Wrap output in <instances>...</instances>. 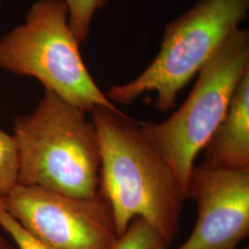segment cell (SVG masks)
<instances>
[{
    "label": "cell",
    "instance_id": "cell-9",
    "mask_svg": "<svg viewBox=\"0 0 249 249\" xmlns=\"http://www.w3.org/2000/svg\"><path fill=\"white\" fill-rule=\"evenodd\" d=\"M169 245L152 225L137 217L110 249H169Z\"/></svg>",
    "mask_w": 249,
    "mask_h": 249
},
{
    "label": "cell",
    "instance_id": "cell-3",
    "mask_svg": "<svg viewBox=\"0 0 249 249\" xmlns=\"http://www.w3.org/2000/svg\"><path fill=\"white\" fill-rule=\"evenodd\" d=\"M64 0H38L25 21L0 37V69L33 77L45 89L90 113L117 108L97 86L80 52Z\"/></svg>",
    "mask_w": 249,
    "mask_h": 249
},
{
    "label": "cell",
    "instance_id": "cell-15",
    "mask_svg": "<svg viewBox=\"0 0 249 249\" xmlns=\"http://www.w3.org/2000/svg\"><path fill=\"white\" fill-rule=\"evenodd\" d=\"M0 6H1V0H0Z\"/></svg>",
    "mask_w": 249,
    "mask_h": 249
},
{
    "label": "cell",
    "instance_id": "cell-10",
    "mask_svg": "<svg viewBox=\"0 0 249 249\" xmlns=\"http://www.w3.org/2000/svg\"><path fill=\"white\" fill-rule=\"evenodd\" d=\"M18 149L13 135L0 128V196L18 185Z\"/></svg>",
    "mask_w": 249,
    "mask_h": 249
},
{
    "label": "cell",
    "instance_id": "cell-1",
    "mask_svg": "<svg viewBox=\"0 0 249 249\" xmlns=\"http://www.w3.org/2000/svg\"><path fill=\"white\" fill-rule=\"evenodd\" d=\"M91 121L98 136V192L111 207L118 236L141 217L169 244L179 231L187 199L178 178L141 130L118 108L96 107Z\"/></svg>",
    "mask_w": 249,
    "mask_h": 249
},
{
    "label": "cell",
    "instance_id": "cell-11",
    "mask_svg": "<svg viewBox=\"0 0 249 249\" xmlns=\"http://www.w3.org/2000/svg\"><path fill=\"white\" fill-rule=\"evenodd\" d=\"M69 10L70 25L80 44L89 37L92 18L108 0H64Z\"/></svg>",
    "mask_w": 249,
    "mask_h": 249
},
{
    "label": "cell",
    "instance_id": "cell-2",
    "mask_svg": "<svg viewBox=\"0 0 249 249\" xmlns=\"http://www.w3.org/2000/svg\"><path fill=\"white\" fill-rule=\"evenodd\" d=\"M85 114L45 89L35 112L16 117L18 184L72 197L97 194L98 136Z\"/></svg>",
    "mask_w": 249,
    "mask_h": 249
},
{
    "label": "cell",
    "instance_id": "cell-12",
    "mask_svg": "<svg viewBox=\"0 0 249 249\" xmlns=\"http://www.w3.org/2000/svg\"><path fill=\"white\" fill-rule=\"evenodd\" d=\"M0 228L16 244L18 249H49L29 234L0 205Z\"/></svg>",
    "mask_w": 249,
    "mask_h": 249
},
{
    "label": "cell",
    "instance_id": "cell-13",
    "mask_svg": "<svg viewBox=\"0 0 249 249\" xmlns=\"http://www.w3.org/2000/svg\"><path fill=\"white\" fill-rule=\"evenodd\" d=\"M0 249H13L11 245L0 233Z\"/></svg>",
    "mask_w": 249,
    "mask_h": 249
},
{
    "label": "cell",
    "instance_id": "cell-14",
    "mask_svg": "<svg viewBox=\"0 0 249 249\" xmlns=\"http://www.w3.org/2000/svg\"><path fill=\"white\" fill-rule=\"evenodd\" d=\"M249 249V247H247V248H246V249Z\"/></svg>",
    "mask_w": 249,
    "mask_h": 249
},
{
    "label": "cell",
    "instance_id": "cell-6",
    "mask_svg": "<svg viewBox=\"0 0 249 249\" xmlns=\"http://www.w3.org/2000/svg\"><path fill=\"white\" fill-rule=\"evenodd\" d=\"M0 205L49 249H110L118 238L106 197H72L18 184Z\"/></svg>",
    "mask_w": 249,
    "mask_h": 249
},
{
    "label": "cell",
    "instance_id": "cell-5",
    "mask_svg": "<svg viewBox=\"0 0 249 249\" xmlns=\"http://www.w3.org/2000/svg\"><path fill=\"white\" fill-rule=\"evenodd\" d=\"M249 0H199L165 27L160 51L135 80L115 85L107 98L124 106L155 92V106L166 112L178 94L197 74L246 18Z\"/></svg>",
    "mask_w": 249,
    "mask_h": 249
},
{
    "label": "cell",
    "instance_id": "cell-4",
    "mask_svg": "<svg viewBox=\"0 0 249 249\" xmlns=\"http://www.w3.org/2000/svg\"><path fill=\"white\" fill-rule=\"evenodd\" d=\"M249 71V33L235 30L197 73L185 103L163 122H140L151 147L169 165L188 198L197 154L225 116L234 90Z\"/></svg>",
    "mask_w": 249,
    "mask_h": 249
},
{
    "label": "cell",
    "instance_id": "cell-7",
    "mask_svg": "<svg viewBox=\"0 0 249 249\" xmlns=\"http://www.w3.org/2000/svg\"><path fill=\"white\" fill-rule=\"evenodd\" d=\"M197 204V221L177 249H235L249 233V168L225 170L196 165L188 197Z\"/></svg>",
    "mask_w": 249,
    "mask_h": 249
},
{
    "label": "cell",
    "instance_id": "cell-8",
    "mask_svg": "<svg viewBox=\"0 0 249 249\" xmlns=\"http://www.w3.org/2000/svg\"><path fill=\"white\" fill-rule=\"evenodd\" d=\"M202 151V165L207 167L249 168V71L240 80L225 116Z\"/></svg>",
    "mask_w": 249,
    "mask_h": 249
}]
</instances>
